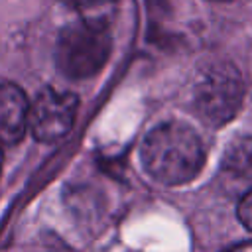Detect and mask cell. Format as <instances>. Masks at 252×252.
<instances>
[{
    "label": "cell",
    "mask_w": 252,
    "mask_h": 252,
    "mask_svg": "<svg viewBox=\"0 0 252 252\" xmlns=\"http://www.w3.org/2000/svg\"><path fill=\"white\" fill-rule=\"evenodd\" d=\"M79 108V98L67 91L43 89L30 102L28 128L37 142L53 144L69 134Z\"/></svg>",
    "instance_id": "4"
},
{
    "label": "cell",
    "mask_w": 252,
    "mask_h": 252,
    "mask_svg": "<svg viewBox=\"0 0 252 252\" xmlns=\"http://www.w3.org/2000/svg\"><path fill=\"white\" fill-rule=\"evenodd\" d=\"M30 100L14 83H0V142L16 144L28 130Z\"/></svg>",
    "instance_id": "5"
},
{
    "label": "cell",
    "mask_w": 252,
    "mask_h": 252,
    "mask_svg": "<svg viewBox=\"0 0 252 252\" xmlns=\"http://www.w3.org/2000/svg\"><path fill=\"white\" fill-rule=\"evenodd\" d=\"M0 167H2V152H0Z\"/></svg>",
    "instance_id": "10"
},
{
    "label": "cell",
    "mask_w": 252,
    "mask_h": 252,
    "mask_svg": "<svg viewBox=\"0 0 252 252\" xmlns=\"http://www.w3.org/2000/svg\"><path fill=\"white\" fill-rule=\"evenodd\" d=\"M69 6L77 8V10H93V8H102L112 4L114 0H65Z\"/></svg>",
    "instance_id": "7"
},
{
    "label": "cell",
    "mask_w": 252,
    "mask_h": 252,
    "mask_svg": "<svg viewBox=\"0 0 252 252\" xmlns=\"http://www.w3.org/2000/svg\"><path fill=\"white\" fill-rule=\"evenodd\" d=\"M112 51V35L102 20H79L65 26L55 43L57 69L69 79L98 73Z\"/></svg>",
    "instance_id": "2"
},
{
    "label": "cell",
    "mask_w": 252,
    "mask_h": 252,
    "mask_svg": "<svg viewBox=\"0 0 252 252\" xmlns=\"http://www.w3.org/2000/svg\"><path fill=\"white\" fill-rule=\"evenodd\" d=\"M224 252H252V240H246V242H238L230 248H226Z\"/></svg>",
    "instance_id": "8"
},
{
    "label": "cell",
    "mask_w": 252,
    "mask_h": 252,
    "mask_svg": "<svg viewBox=\"0 0 252 252\" xmlns=\"http://www.w3.org/2000/svg\"><path fill=\"white\" fill-rule=\"evenodd\" d=\"M140 159L152 179L163 185H183L199 175L205 148L199 134L177 120L152 128L140 148Z\"/></svg>",
    "instance_id": "1"
},
{
    "label": "cell",
    "mask_w": 252,
    "mask_h": 252,
    "mask_svg": "<svg viewBox=\"0 0 252 252\" xmlns=\"http://www.w3.org/2000/svg\"><path fill=\"white\" fill-rule=\"evenodd\" d=\"M236 217H238V220H240L248 230H252V189H248V191L242 195V199L238 201Z\"/></svg>",
    "instance_id": "6"
},
{
    "label": "cell",
    "mask_w": 252,
    "mask_h": 252,
    "mask_svg": "<svg viewBox=\"0 0 252 252\" xmlns=\"http://www.w3.org/2000/svg\"><path fill=\"white\" fill-rule=\"evenodd\" d=\"M213 2H230V0H213Z\"/></svg>",
    "instance_id": "9"
},
{
    "label": "cell",
    "mask_w": 252,
    "mask_h": 252,
    "mask_svg": "<svg viewBox=\"0 0 252 252\" xmlns=\"http://www.w3.org/2000/svg\"><path fill=\"white\" fill-rule=\"evenodd\" d=\"M244 100V81L232 63H213L207 67L193 89V106L209 126L230 122Z\"/></svg>",
    "instance_id": "3"
}]
</instances>
